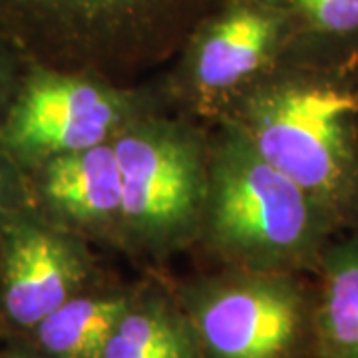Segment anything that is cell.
Here are the masks:
<instances>
[{
  "mask_svg": "<svg viewBox=\"0 0 358 358\" xmlns=\"http://www.w3.org/2000/svg\"><path fill=\"white\" fill-rule=\"evenodd\" d=\"M223 112L341 231H358V60L285 54Z\"/></svg>",
  "mask_w": 358,
  "mask_h": 358,
  "instance_id": "obj_1",
  "label": "cell"
},
{
  "mask_svg": "<svg viewBox=\"0 0 358 358\" xmlns=\"http://www.w3.org/2000/svg\"><path fill=\"white\" fill-rule=\"evenodd\" d=\"M341 227L231 126L209 145L199 237L227 267L315 273Z\"/></svg>",
  "mask_w": 358,
  "mask_h": 358,
  "instance_id": "obj_2",
  "label": "cell"
},
{
  "mask_svg": "<svg viewBox=\"0 0 358 358\" xmlns=\"http://www.w3.org/2000/svg\"><path fill=\"white\" fill-rule=\"evenodd\" d=\"M219 0H0V34L26 64L110 80L181 48Z\"/></svg>",
  "mask_w": 358,
  "mask_h": 358,
  "instance_id": "obj_3",
  "label": "cell"
},
{
  "mask_svg": "<svg viewBox=\"0 0 358 358\" xmlns=\"http://www.w3.org/2000/svg\"><path fill=\"white\" fill-rule=\"evenodd\" d=\"M114 150L122 173L117 247L162 259L197 241L209 164L201 134L141 112L115 136Z\"/></svg>",
  "mask_w": 358,
  "mask_h": 358,
  "instance_id": "obj_4",
  "label": "cell"
},
{
  "mask_svg": "<svg viewBox=\"0 0 358 358\" xmlns=\"http://www.w3.org/2000/svg\"><path fill=\"white\" fill-rule=\"evenodd\" d=\"M173 299L199 358H313L315 287L301 273L227 267Z\"/></svg>",
  "mask_w": 358,
  "mask_h": 358,
  "instance_id": "obj_5",
  "label": "cell"
},
{
  "mask_svg": "<svg viewBox=\"0 0 358 358\" xmlns=\"http://www.w3.org/2000/svg\"><path fill=\"white\" fill-rule=\"evenodd\" d=\"M141 112L140 96L112 80L28 64L0 115V148L30 173L58 155L112 141Z\"/></svg>",
  "mask_w": 358,
  "mask_h": 358,
  "instance_id": "obj_6",
  "label": "cell"
},
{
  "mask_svg": "<svg viewBox=\"0 0 358 358\" xmlns=\"http://www.w3.org/2000/svg\"><path fill=\"white\" fill-rule=\"evenodd\" d=\"M291 46L285 14L265 0H219L181 50V86L197 108L225 110Z\"/></svg>",
  "mask_w": 358,
  "mask_h": 358,
  "instance_id": "obj_7",
  "label": "cell"
},
{
  "mask_svg": "<svg viewBox=\"0 0 358 358\" xmlns=\"http://www.w3.org/2000/svg\"><path fill=\"white\" fill-rule=\"evenodd\" d=\"M94 285L86 239L26 205L0 231V324L28 334L68 299Z\"/></svg>",
  "mask_w": 358,
  "mask_h": 358,
  "instance_id": "obj_8",
  "label": "cell"
},
{
  "mask_svg": "<svg viewBox=\"0 0 358 358\" xmlns=\"http://www.w3.org/2000/svg\"><path fill=\"white\" fill-rule=\"evenodd\" d=\"M30 201L84 239L117 245L122 223V173L114 140L58 155L26 173Z\"/></svg>",
  "mask_w": 358,
  "mask_h": 358,
  "instance_id": "obj_9",
  "label": "cell"
},
{
  "mask_svg": "<svg viewBox=\"0 0 358 358\" xmlns=\"http://www.w3.org/2000/svg\"><path fill=\"white\" fill-rule=\"evenodd\" d=\"M315 275L313 358H358V231L327 245Z\"/></svg>",
  "mask_w": 358,
  "mask_h": 358,
  "instance_id": "obj_10",
  "label": "cell"
},
{
  "mask_svg": "<svg viewBox=\"0 0 358 358\" xmlns=\"http://www.w3.org/2000/svg\"><path fill=\"white\" fill-rule=\"evenodd\" d=\"M131 294L134 291L94 289L92 285L22 336L46 358H102Z\"/></svg>",
  "mask_w": 358,
  "mask_h": 358,
  "instance_id": "obj_11",
  "label": "cell"
},
{
  "mask_svg": "<svg viewBox=\"0 0 358 358\" xmlns=\"http://www.w3.org/2000/svg\"><path fill=\"white\" fill-rule=\"evenodd\" d=\"M189 348L197 350L176 299L157 289H143L131 294L102 358H155Z\"/></svg>",
  "mask_w": 358,
  "mask_h": 358,
  "instance_id": "obj_12",
  "label": "cell"
},
{
  "mask_svg": "<svg viewBox=\"0 0 358 358\" xmlns=\"http://www.w3.org/2000/svg\"><path fill=\"white\" fill-rule=\"evenodd\" d=\"M291 30L287 54L358 60V0H265Z\"/></svg>",
  "mask_w": 358,
  "mask_h": 358,
  "instance_id": "obj_13",
  "label": "cell"
},
{
  "mask_svg": "<svg viewBox=\"0 0 358 358\" xmlns=\"http://www.w3.org/2000/svg\"><path fill=\"white\" fill-rule=\"evenodd\" d=\"M28 178L14 159L0 148V231L8 225V221L30 205Z\"/></svg>",
  "mask_w": 358,
  "mask_h": 358,
  "instance_id": "obj_14",
  "label": "cell"
},
{
  "mask_svg": "<svg viewBox=\"0 0 358 358\" xmlns=\"http://www.w3.org/2000/svg\"><path fill=\"white\" fill-rule=\"evenodd\" d=\"M26 60L20 52L10 44V40L0 34V115L18 90V84L24 76Z\"/></svg>",
  "mask_w": 358,
  "mask_h": 358,
  "instance_id": "obj_15",
  "label": "cell"
},
{
  "mask_svg": "<svg viewBox=\"0 0 358 358\" xmlns=\"http://www.w3.org/2000/svg\"><path fill=\"white\" fill-rule=\"evenodd\" d=\"M0 358H46L18 334H4L0 341Z\"/></svg>",
  "mask_w": 358,
  "mask_h": 358,
  "instance_id": "obj_16",
  "label": "cell"
},
{
  "mask_svg": "<svg viewBox=\"0 0 358 358\" xmlns=\"http://www.w3.org/2000/svg\"><path fill=\"white\" fill-rule=\"evenodd\" d=\"M4 334H6V333H4V329H2V324H0V341L4 338Z\"/></svg>",
  "mask_w": 358,
  "mask_h": 358,
  "instance_id": "obj_17",
  "label": "cell"
}]
</instances>
